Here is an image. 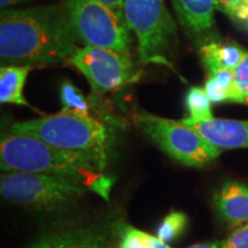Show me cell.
Returning a JSON list of instances; mask_svg holds the SVG:
<instances>
[{"instance_id":"10","label":"cell","mask_w":248,"mask_h":248,"mask_svg":"<svg viewBox=\"0 0 248 248\" xmlns=\"http://www.w3.org/2000/svg\"><path fill=\"white\" fill-rule=\"evenodd\" d=\"M182 122L219 150L248 148V121L213 117L201 122H187L185 120Z\"/></svg>"},{"instance_id":"18","label":"cell","mask_w":248,"mask_h":248,"mask_svg":"<svg viewBox=\"0 0 248 248\" xmlns=\"http://www.w3.org/2000/svg\"><path fill=\"white\" fill-rule=\"evenodd\" d=\"M60 99L62 109L90 115V105L79 89L70 82H63L60 89Z\"/></svg>"},{"instance_id":"7","label":"cell","mask_w":248,"mask_h":248,"mask_svg":"<svg viewBox=\"0 0 248 248\" xmlns=\"http://www.w3.org/2000/svg\"><path fill=\"white\" fill-rule=\"evenodd\" d=\"M69 23L77 42L129 55V28L99 0H67Z\"/></svg>"},{"instance_id":"25","label":"cell","mask_w":248,"mask_h":248,"mask_svg":"<svg viewBox=\"0 0 248 248\" xmlns=\"http://www.w3.org/2000/svg\"><path fill=\"white\" fill-rule=\"evenodd\" d=\"M186 248H225V247H224V244H223V240H219V241H212V243L192 245V246L186 247Z\"/></svg>"},{"instance_id":"17","label":"cell","mask_w":248,"mask_h":248,"mask_svg":"<svg viewBox=\"0 0 248 248\" xmlns=\"http://www.w3.org/2000/svg\"><path fill=\"white\" fill-rule=\"evenodd\" d=\"M188 218L182 212H172L167 215L157 229L156 235L164 243L170 244L182 235L187 226Z\"/></svg>"},{"instance_id":"16","label":"cell","mask_w":248,"mask_h":248,"mask_svg":"<svg viewBox=\"0 0 248 248\" xmlns=\"http://www.w3.org/2000/svg\"><path fill=\"white\" fill-rule=\"evenodd\" d=\"M119 248H172L157 235H152L131 225L120 229Z\"/></svg>"},{"instance_id":"6","label":"cell","mask_w":248,"mask_h":248,"mask_svg":"<svg viewBox=\"0 0 248 248\" xmlns=\"http://www.w3.org/2000/svg\"><path fill=\"white\" fill-rule=\"evenodd\" d=\"M2 198L32 209H57L83 197L86 187L75 179L33 172H5L0 177Z\"/></svg>"},{"instance_id":"1","label":"cell","mask_w":248,"mask_h":248,"mask_svg":"<svg viewBox=\"0 0 248 248\" xmlns=\"http://www.w3.org/2000/svg\"><path fill=\"white\" fill-rule=\"evenodd\" d=\"M77 39L66 5L7 8L0 13L1 66H42L70 59Z\"/></svg>"},{"instance_id":"9","label":"cell","mask_w":248,"mask_h":248,"mask_svg":"<svg viewBox=\"0 0 248 248\" xmlns=\"http://www.w3.org/2000/svg\"><path fill=\"white\" fill-rule=\"evenodd\" d=\"M181 26L200 45L216 40L214 0H171Z\"/></svg>"},{"instance_id":"20","label":"cell","mask_w":248,"mask_h":248,"mask_svg":"<svg viewBox=\"0 0 248 248\" xmlns=\"http://www.w3.org/2000/svg\"><path fill=\"white\" fill-rule=\"evenodd\" d=\"M234 82L244 104H248V52L244 55L240 63L233 69Z\"/></svg>"},{"instance_id":"2","label":"cell","mask_w":248,"mask_h":248,"mask_svg":"<svg viewBox=\"0 0 248 248\" xmlns=\"http://www.w3.org/2000/svg\"><path fill=\"white\" fill-rule=\"evenodd\" d=\"M0 163L5 172H33L75 179L108 199L111 181L102 171L107 164L80 152L58 148L28 135L6 133L0 144Z\"/></svg>"},{"instance_id":"24","label":"cell","mask_w":248,"mask_h":248,"mask_svg":"<svg viewBox=\"0 0 248 248\" xmlns=\"http://www.w3.org/2000/svg\"><path fill=\"white\" fill-rule=\"evenodd\" d=\"M32 1V0H0V7L1 9H7L12 7H16L21 4H26V2Z\"/></svg>"},{"instance_id":"14","label":"cell","mask_w":248,"mask_h":248,"mask_svg":"<svg viewBox=\"0 0 248 248\" xmlns=\"http://www.w3.org/2000/svg\"><path fill=\"white\" fill-rule=\"evenodd\" d=\"M31 66H1L0 68V102L17 106H29L23 95Z\"/></svg>"},{"instance_id":"15","label":"cell","mask_w":248,"mask_h":248,"mask_svg":"<svg viewBox=\"0 0 248 248\" xmlns=\"http://www.w3.org/2000/svg\"><path fill=\"white\" fill-rule=\"evenodd\" d=\"M188 117L184 119L187 122H201L213 119L212 101L203 88L193 86L188 89L185 97Z\"/></svg>"},{"instance_id":"26","label":"cell","mask_w":248,"mask_h":248,"mask_svg":"<svg viewBox=\"0 0 248 248\" xmlns=\"http://www.w3.org/2000/svg\"><path fill=\"white\" fill-rule=\"evenodd\" d=\"M245 2H246V8H247V14H248V0H245Z\"/></svg>"},{"instance_id":"5","label":"cell","mask_w":248,"mask_h":248,"mask_svg":"<svg viewBox=\"0 0 248 248\" xmlns=\"http://www.w3.org/2000/svg\"><path fill=\"white\" fill-rule=\"evenodd\" d=\"M136 125L164 153L192 168H203L221 154L191 126L154 114L139 111L133 117Z\"/></svg>"},{"instance_id":"12","label":"cell","mask_w":248,"mask_h":248,"mask_svg":"<svg viewBox=\"0 0 248 248\" xmlns=\"http://www.w3.org/2000/svg\"><path fill=\"white\" fill-rule=\"evenodd\" d=\"M28 248H113L106 238L88 228L51 231L33 241Z\"/></svg>"},{"instance_id":"11","label":"cell","mask_w":248,"mask_h":248,"mask_svg":"<svg viewBox=\"0 0 248 248\" xmlns=\"http://www.w3.org/2000/svg\"><path fill=\"white\" fill-rule=\"evenodd\" d=\"M213 206L219 219L233 229L248 223V184L226 181L213 195Z\"/></svg>"},{"instance_id":"4","label":"cell","mask_w":248,"mask_h":248,"mask_svg":"<svg viewBox=\"0 0 248 248\" xmlns=\"http://www.w3.org/2000/svg\"><path fill=\"white\" fill-rule=\"evenodd\" d=\"M124 18L137 37L140 60L172 67L170 55L178 44V33L166 0H124Z\"/></svg>"},{"instance_id":"22","label":"cell","mask_w":248,"mask_h":248,"mask_svg":"<svg viewBox=\"0 0 248 248\" xmlns=\"http://www.w3.org/2000/svg\"><path fill=\"white\" fill-rule=\"evenodd\" d=\"M204 91L210 99V101L215 104H221V102H231L230 93L223 89L221 85L217 84L212 77L208 76L206 83H204Z\"/></svg>"},{"instance_id":"23","label":"cell","mask_w":248,"mask_h":248,"mask_svg":"<svg viewBox=\"0 0 248 248\" xmlns=\"http://www.w3.org/2000/svg\"><path fill=\"white\" fill-rule=\"evenodd\" d=\"M99 1L106 5L107 7H109L121 20L125 22V18H124V0H99Z\"/></svg>"},{"instance_id":"8","label":"cell","mask_w":248,"mask_h":248,"mask_svg":"<svg viewBox=\"0 0 248 248\" xmlns=\"http://www.w3.org/2000/svg\"><path fill=\"white\" fill-rule=\"evenodd\" d=\"M91 88L98 93H108L122 89L135 79L129 55L94 46L77 47L69 59Z\"/></svg>"},{"instance_id":"13","label":"cell","mask_w":248,"mask_h":248,"mask_svg":"<svg viewBox=\"0 0 248 248\" xmlns=\"http://www.w3.org/2000/svg\"><path fill=\"white\" fill-rule=\"evenodd\" d=\"M200 58L207 70L232 69L233 70L243 60L246 52L238 45L212 40L200 46Z\"/></svg>"},{"instance_id":"19","label":"cell","mask_w":248,"mask_h":248,"mask_svg":"<svg viewBox=\"0 0 248 248\" xmlns=\"http://www.w3.org/2000/svg\"><path fill=\"white\" fill-rule=\"evenodd\" d=\"M215 7L229 17L248 26V14L245 0H214Z\"/></svg>"},{"instance_id":"3","label":"cell","mask_w":248,"mask_h":248,"mask_svg":"<svg viewBox=\"0 0 248 248\" xmlns=\"http://www.w3.org/2000/svg\"><path fill=\"white\" fill-rule=\"evenodd\" d=\"M9 132L32 136L62 150L90 154L107 164L109 132L101 122L85 114L62 109L40 119L14 123Z\"/></svg>"},{"instance_id":"21","label":"cell","mask_w":248,"mask_h":248,"mask_svg":"<svg viewBox=\"0 0 248 248\" xmlns=\"http://www.w3.org/2000/svg\"><path fill=\"white\" fill-rule=\"evenodd\" d=\"M223 244L225 248H248V223L233 229Z\"/></svg>"}]
</instances>
